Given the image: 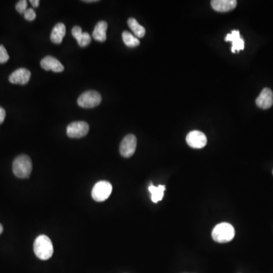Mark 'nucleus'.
I'll return each mask as SVG.
<instances>
[{
	"label": "nucleus",
	"mask_w": 273,
	"mask_h": 273,
	"mask_svg": "<svg viewBox=\"0 0 273 273\" xmlns=\"http://www.w3.org/2000/svg\"><path fill=\"white\" fill-rule=\"evenodd\" d=\"M15 8H16L17 12H19L20 14H25L26 10L28 9V2L26 0H21L19 2H17Z\"/></svg>",
	"instance_id": "obj_20"
},
{
	"label": "nucleus",
	"mask_w": 273,
	"mask_h": 273,
	"mask_svg": "<svg viewBox=\"0 0 273 273\" xmlns=\"http://www.w3.org/2000/svg\"><path fill=\"white\" fill-rule=\"evenodd\" d=\"M257 107L260 108L267 110L273 105V93L271 89L264 88L262 90L259 97L256 100Z\"/></svg>",
	"instance_id": "obj_10"
},
{
	"label": "nucleus",
	"mask_w": 273,
	"mask_h": 273,
	"mask_svg": "<svg viewBox=\"0 0 273 273\" xmlns=\"http://www.w3.org/2000/svg\"><path fill=\"white\" fill-rule=\"evenodd\" d=\"M5 116H6V113H5V110L2 107H0V124L3 122L5 118Z\"/></svg>",
	"instance_id": "obj_23"
},
{
	"label": "nucleus",
	"mask_w": 273,
	"mask_h": 273,
	"mask_svg": "<svg viewBox=\"0 0 273 273\" xmlns=\"http://www.w3.org/2000/svg\"><path fill=\"white\" fill-rule=\"evenodd\" d=\"M14 175L19 178H28L32 172V162L27 155H20L12 164Z\"/></svg>",
	"instance_id": "obj_2"
},
{
	"label": "nucleus",
	"mask_w": 273,
	"mask_h": 273,
	"mask_svg": "<svg viewBox=\"0 0 273 273\" xmlns=\"http://www.w3.org/2000/svg\"><path fill=\"white\" fill-rule=\"evenodd\" d=\"M122 39L124 44L128 47H136L140 44V40L128 31H124L122 34Z\"/></svg>",
	"instance_id": "obj_19"
},
{
	"label": "nucleus",
	"mask_w": 273,
	"mask_h": 273,
	"mask_svg": "<svg viewBox=\"0 0 273 273\" xmlns=\"http://www.w3.org/2000/svg\"><path fill=\"white\" fill-rule=\"evenodd\" d=\"M84 2H98L97 0H88V1H87V0H85V1H83Z\"/></svg>",
	"instance_id": "obj_25"
},
{
	"label": "nucleus",
	"mask_w": 273,
	"mask_h": 273,
	"mask_svg": "<svg viewBox=\"0 0 273 273\" xmlns=\"http://www.w3.org/2000/svg\"><path fill=\"white\" fill-rule=\"evenodd\" d=\"M30 3L35 8H38L39 5V0H30Z\"/></svg>",
	"instance_id": "obj_24"
},
{
	"label": "nucleus",
	"mask_w": 273,
	"mask_h": 273,
	"mask_svg": "<svg viewBox=\"0 0 273 273\" xmlns=\"http://www.w3.org/2000/svg\"><path fill=\"white\" fill-rule=\"evenodd\" d=\"M31 73L26 69H18L15 70L8 78V80L12 83L25 85L29 82Z\"/></svg>",
	"instance_id": "obj_9"
},
{
	"label": "nucleus",
	"mask_w": 273,
	"mask_h": 273,
	"mask_svg": "<svg viewBox=\"0 0 273 273\" xmlns=\"http://www.w3.org/2000/svg\"><path fill=\"white\" fill-rule=\"evenodd\" d=\"M137 148V138L134 134L125 136L120 144V154L123 157L128 158L134 155Z\"/></svg>",
	"instance_id": "obj_7"
},
{
	"label": "nucleus",
	"mask_w": 273,
	"mask_h": 273,
	"mask_svg": "<svg viewBox=\"0 0 273 273\" xmlns=\"http://www.w3.org/2000/svg\"><path fill=\"white\" fill-rule=\"evenodd\" d=\"M2 232H3V226L2 224H0V234H2Z\"/></svg>",
	"instance_id": "obj_26"
},
{
	"label": "nucleus",
	"mask_w": 273,
	"mask_h": 273,
	"mask_svg": "<svg viewBox=\"0 0 273 273\" xmlns=\"http://www.w3.org/2000/svg\"><path fill=\"white\" fill-rule=\"evenodd\" d=\"M9 59L8 52L2 45H0V64L5 63Z\"/></svg>",
	"instance_id": "obj_21"
},
{
	"label": "nucleus",
	"mask_w": 273,
	"mask_h": 273,
	"mask_svg": "<svg viewBox=\"0 0 273 273\" xmlns=\"http://www.w3.org/2000/svg\"><path fill=\"white\" fill-rule=\"evenodd\" d=\"M186 141L188 145L195 149H201L207 144L206 136L199 131H192L188 133Z\"/></svg>",
	"instance_id": "obj_8"
},
{
	"label": "nucleus",
	"mask_w": 273,
	"mask_h": 273,
	"mask_svg": "<svg viewBox=\"0 0 273 273\" xmlns=\"http://www.w3.org/2000/svg\"><path fill=\"white\" fill-rule=\"evenodd\" d=\"M149 192L151 194V199L154 203H158L162 200L163 197L164 192L165 191V187L164 185H159L158 187L154 186L151 184L149 186Z\"/></svg>",
	"instance_id": "obj_17"
},
{
	"label": "nucleus",
	"mask_w": 273,
	"mask_h": 273,
	"mask_svg": "<svg viewBox=\"0 0 273 273\" xmlns=\"http://www.w3.org/2000/svg\"><path fill=\"white\" fill-rule=\"evenodd\" d=\"M108 24L105 21H100L96 25L93 31V38L99 42H105L107 40V31Z\"/></svg>",
	"instance_id": "obj_15"
},
{
	"label": "nucleus",
	"mask_w": 273,
	"mask_h": 273,
	"mask_svg": "<svg viewBox=\"0 0 273 273\" xmlns=\"http://www.w3.org/2000/svg\"><path fill=\"white\" fill-rule=\"evenodd\" d=\"M25 19L29 22H32L36 18V13H35V10L33 8H28L26 10V12L24 14Z\"/></svg>",
	"instance_id": "obj_22"
},
{
	"label": "nucleus",
	"mask_w": 273,
	"mask_h": 273,
	"mask_svg": "<svg viewBox=\"0 0 273 273\" xmlns=\"http://www.w3.org/2000/svg\"><path fill=\"white\" fill-rule=\"evenodd\" d=\"M72 36L77 39L80 47H86L91 43V37L87 32H82L80 27L75 26L72 30Z\"/></svg>",
	"instance_id": "obj_14"
},
{
	"label": "nucleus",
	"mask_w": 273,
	"mask_h": 273,
	"mask_svg": "<svg viewBox=\"0 0 273 273\" xmlns=\"http://www.w3.org/2000/svg\"><path fill=\"white\" fill-rule=\"evenodd\" d=\"M41 67L44 70H52L54 72H62L64 71V66L56 58L48 56L43 58L40 62Z\"/></svg>",
	"instance_id": "obj_11"
},
{
	"label": "nucleus",
	"mask_w": 273,
	"mask_h": 273,
	"mask_svg": "<svg viewBox=\"0 0 273 273\" xmlns=\"http://www.w3.org/2000/svg\"><path fill=\"white\" fill-rule=\"evenodd\" d=\"M211 5L216 12H227L234 9L237 6L235 0H213L211 1Z\"/></svg>",
	"instance_id": "obj_13"
},
{
	"label": "nucleus",
	"mask_w": 273,
	"mask_h": 273,
	"mask_svg": "<svg viewBox=\"0 0 273 273\" xmlns=\"http://www.w3.org/2000/svg\"><path fill=\"white\" fill-rule=\"evenodd\" d=\"M66 28L63 23H58L51 32L50 39L55 44H60L66 35Z\"/></svg>",
	"instance_id": "obj_16"
},
{
	"label": "nucleus",
	"mask_w": 273,
	"mask_h": 273,
	"mask_svg": "<svg viewBox=\"0 0 273 273\" xmlns=\"http://www.w3.org/2000/svg\"><path fill=\"white\" fill-rule=\"evenodd\" d=\"M234 227L232 225L223 223L213 229L212 237L216 242L227 243L234 238Z\"/></svg>",
	"instance_id": "obj_3"
},
{
	"label": "nucleus",
	"mask_w": 273,
	"mask_h": 273,
	"mask_svg": "<svg viewBox=\"0 0 273 273\" xmlns=\"http://www.w3.org/2000/svg\"><path fill=\"white\" fill-rule=\"evenodd\" d=\"M113 191L111 184L107 181L97 182L92 191V197L97 202H103L108 199Z\"/></svg>",
	"instance_id": "obj_5"
},
{
	"label": "nucleus",
	"mask_w": 273,
	"mask_h": 273,
	"mask_svg": "<svg viewBox=\"0 0 273 273\" xmlns=\"http://www.w3.org/2000/svg\"><path fill=\"white\" fill-rule=\"evenodd\" d=\"M35 255L42 260H47L53 254V246L49 237L44 234L38 236L34 244Z\"/></svg>",
	"instance_id": "obj_1"
},
{
	"label": "nucleus",
	"mask_w": 273,
	"mask_h": 273,
	"mask_svg": "<svg viewBox=\"0 0 273 273\" xmlns=\"http://www.w3.org/2000/svg\"><path fill=\"white\" fill-rule=\"evenodd\" d=\"M102 101L101 95L95 90H88L82 93L78 99V104L82 108H94L100 104Z\"/></svg>",
	"instance_id": "obj_4"
},
{
	"label": "nucleus",
	"mask_w": 273,
	"mask_h": 273,
	"mask_svg": "<svg viewBox=\"0 0 273 273\" xmlns=\"http://www.w3.org/2000/svg\"><path fill=\"white\" fill-rule=\"evenodd\" d=\"M225 40L229 41V42L233 43L232 52L233 53L238 52L239 51L243 50L244 49V41L242 38H240L239 31H232V33L229 34L226 36Z\"/></svg>",
	"instance_id": "obj_12"
},
{
	"label": "nucleus",
	"mask_w": 273,
	"mask_h": 273,
	"mask_svg": "<svg viewBox=\"0 0 273 273\" xmlns=\"http://www.w3.org/2000/svg\"></svg>",
	"instance_id": "obj_27"
},
{
	"label": "nucleus",
	"mask_w": 273,
	"mask_h": 273,
	"mask_svg": "<svg viewBox=\"0 0 273 273\" xmlns=\"http://www.w3.org/2000/svg\"><path fill=\"white\" fill-rule=\"evenodd\" d=\"M89 124L85 121H75L67 127V134L71 138H80L87 135Z\"/></svg>",
	"instance_id": "obj_6"
},
{
	"label": "nucleus",
	"mask_w": 273,
	"mask_h": 273,
	"mask_svg": "<svg viewBox=\"0 0 273 273\" xmlns=\"http://www.w3.org/2000/svg\"><path fill=\"white\" fill-rule=\"evenodd\" d=\"M128 25L129 28H131L133 33L134 34V36L138 38H144L146 34V30L142 25L138 23V21L134 18H130L128 21Z\"/></svg>",
	"instance_id": "obj_18"
}]
</instances>
